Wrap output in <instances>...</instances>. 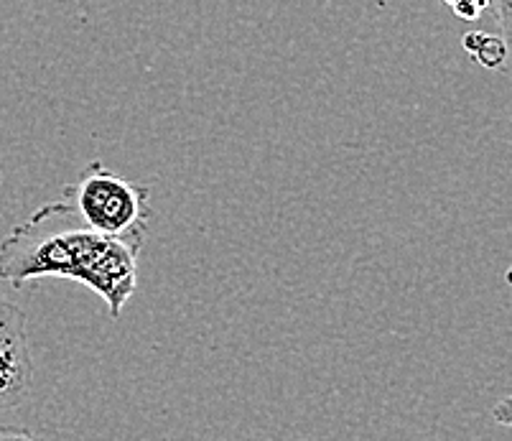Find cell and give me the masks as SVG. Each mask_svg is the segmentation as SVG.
Instances as JSON below:
<instances>
[{
  "instance_id": "obj_6",
  "label": "cell",
  "mask_w": 512,
  "mask_h": 441,
  "mask_svg": "<svg viewBox=\"0 0 512 441\" xmlns=\"http://www.w3.org/2000/svg\"><path fill=\"white\" fill-rule=\"evenodd\" d=\"M0 441H44L34 431L23 429V426H0Z\"/></svg>"
},
{
  "instance_id": "obj_5",
  "label": "cell",
  "mask_w": 512,
  "mask_h": 441,
  "mask_svg": "<svg viewBox=\"0 0 512 441\" xmlns=\"http://www.w3.org/2000/svg\"><path fill=\"white\" fill-rule=\"evenodd\" d=\"M446 6L451 8L456 18H462V21H479L484 13L490 11H500V23L502 29H507V0H444Z\"/></svg>"
},
{
  "instance_id": "obj_1",
  "label": "cell",
  "mask_w": 512,
  "mask_h": 441,
  "mask_svg": "<svg viewBox=\"0 0 512 441\" xmlns=\"http://www.w3.org/2000/svg\"><path fill=\"white\" fill-rule=\"evenodd\" d=\"M143 243L90 230L62 197L41 204L0 243V281L18 289L39 278H69L95 291L110 314L120 317L136 294Z\"/></svg>"
},
{
  "instance_id": "obj_4",
  "label": "cell",
  "mask_w": 512,
  "mask_h": 441,
  "mask_svg": "<svg viewBox=\"0 0 512 441\" xmlns=\"http://www.w3.org/2000/svg\"><path fill=\"white\" fill-rule=\"evenodd\" d=\"M462 44L469 57L484 69H502L507 62V54H510L505 36L490 34V31H469V34H464Z\"/></svg>"
},
{
  "instance_id": "obj_2",
  "label": "cell",
  "mask_w": 512,
  "mask_h": 441,
  "mask_svg": "<svg viewBox=\"0 0 512 441\" xmlns=\"http://www.w3.org/2000/svg\"><path fill=\"white\" fill-rule=\"evenodd\" d=\"M79 220L107 238L146 240L151 189L123 179L102 161H90L77 184L64 192Z\"/></svg>"
},
{
  "instance_id": "obj_7",
  "label": "cell",
  "mask_w": 512,
  "mask_h": 441,
  "mask_svg": "<svg viewBox=\"0 0 512 441\" xmlns=\"http://www.w3.org/2000/svg\"><path fill=\"white\" fill-rule=\"evenodd\" d=\"M0 179H3V171H0Z\"/></svg>"
},
{
  "instance_id": "obj_3",
  "label": "cell",
  "mask_w": 512,
  "mask_h": 441,
  "mask_svg": "<svg viewBox=\"0 0 512 441\" xmlns=\"http://www.w3.org/2000/svg\"><path fill=\"white\" fill-rule=\"evenodd\" d=\"M34 391L26 317L13 301L0 296V413L21 406Z\"/></svg>"
}]
</instances>
